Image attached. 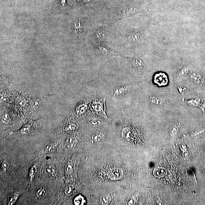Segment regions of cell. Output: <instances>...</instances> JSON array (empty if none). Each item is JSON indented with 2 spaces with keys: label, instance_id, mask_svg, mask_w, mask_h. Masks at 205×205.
<instances>
[{
  "label": "cell",
  "instance_id": "33",
  "mask_svg": "<svg viewBox=\"0 0 205 205\" xmlns=\"http://www.w3.org/2000/svg\"><path fill=\"white\" fill-rule=\"evenodd\" d=\"M73 1H75V2H79V1H81V0H73Z\"/></svg>",
  "mask_w": 205,
  "mask_h": 205
},
{
  "label": "cell",
  "instance_id": "22",
  "mask_svg": "<svg viewBox=\"0 0 205 205\" xmlns=\"http://www.w3.org/2000/svg\"><path fill=\"white\" fill-rule=\"evenodd\" d=\"M130 130L129 128H124L122 131V136L125 139H129L130 137Z\"/></svg>",
  "mask_w": 205,
  "mask_h": 205
},
{
  "label": "cell",
  "instance_id": "16",
  "mask_svg": "<svg viewBox=\"0 0 205 205\" xmlns=\"http://www.w3.org/2000/svg\"><path fill=\"white\" fill-rule=\"evenodd\" d=\"M111 201V197L109 194L104 195L101 198V201L103 205H108Z\"/></svg>",
  "mask_w": 205,
  "mask_h": 205
},
{
  "label": "cell",
  "instance_id": "4",
  "mask_svg": "<svg viewBox=\"0 0 205 205\" xmlns=\"http://www.w3.org/2000/svg\"><path fill=\"white\" fill-rule=\"evenodd\" d=\"M132 67L138 72H142L144 70V65L143 60L138 57H127Z\"/></svg>",
  "mask_w": 205,
  "mask_h": 205
},
{
  "label": "cell",
  "instance_id": "28",
  "mask_svg": "<svg viewBox=\"0 0 205 205\" xmlns=\"http://www.w3.org/2000/svg\"><path fill=\"white\" fill-rule=\"evenodd\" d=\"M1 120L2 123L4 124H8L10 122V119L8 114H3L2 118H1Z\"/></svg>",
  "mask_w": 205,
  "mask_h": 205
},
{
  "label": "cell",
  "instance_id": "19",
  "mask_svg": "<svg viewBox=\"0 0 205 205\" xmlns=\"http://www.w3.org/2000/svg\"><path fill=\"white\" fill-rule=\"evenodd\" d=\"M46 192L44 188H40L36 191V196L38 198L40 199L44 198L46 196Z\"/></svg>",
  "mask_w": 205,
  "mask_h": 205
},
{
  "label": "cell",
  "instance_id": "23",
  "mask_svg": "<svg viewBox=\"0 0 205 205\" xmlns=\"http://www.w3.org/2000/svg\"><path fill=\"white\" fill-rule=\"evenodd\" d=\"M74 187L71 184L68 185L65 190V194L67 196L71 195L73 192Z\"/></svg>",
  "mask_w": 205,
  "mask_h": 205
},
{
  "label": "cell",
  "instance_id": "10",
  "mask_svg": "<svg viewBox=\"0 0 205 205\" xmlns=\"http://www.w3.org/2000/svg\"><path fill=\"white\" fill-rule=\"evenodd\" d=\"M130 85H124L116 88L113 90L114 96H120L126 94L129 91Z\"/></svg>",
  "mask_w": 205,
  "mask_h": 205
},
{
  "label": "cell",
  "instance_id": "17",
  "mask_svg": "<svg viewBox=\"0 0 205 205\" xmlns=\"http://www.w3.org/2000/svg\"><path fill=\"white\" fill-rule=\"evenodd\" d=\"M149 100L151 104L154 105L160 106L163 104V101L155 96L150 97Z\"/></svg>",
  "mask_w": 205,
  "mask_h": 205
},
{
  "label": "cell",
  "instance_id": "3",
  "mask_svg": "<svg viewBox=\"0 0 205 205\" xmlns=\"http://www.w3.org/2000/svg\"><path fill=\"white\" fill-rule=\"evenodd\" d=\"M72 30L74 34L77 37H81L85 33V25L80 20H76L73 22Z\"/></svg>",
  "mask_w": 205,
  "mask_h": 205
},
{
  "label": "cell",
  "instance_id": "8",
  "mask_svg": "<svg viewBox=\"0 0 205 205\" xmlns=\"http://www.w3.org/2000/svg\"><path fill=\"white\" fill-rule=\"evenodd\" d=\"M190 77L192 82L195 85L200 86L203 84V78L199 73L197 71H192L190 74Z\"/></svg>",
  "mask_w": 205,
  "mask_h": 205
},
{
  "label": "cell",
  "instance_id": "7",
  "mask_svg": "<svg viewBox=\"0 0 205 205\" xmlns=\"http://www.w3.org/2000/svg\"><path fill=\"white\" fill-rule=\"evenodd\" d=\"M36 122H29L24 124L20 131V134L23 135H27L33 132Z\"/></svg>",
  "mask_w": 205,
  "mask_h": 205
},
{
  "label": "cell",
  "instance_id": "2",
  "mask_svg": "<svg viewBox=\"0 0 205 205\" xmlns=\"http://www.w3.org/2000/svg\"><path fill=\"white\" fill-rule=\"evenodd\" d=\"M108 26H102L97 29L93 33V40L94 43L103 41L108 33Z\"/></svg>",
  "mask_w": 205,
  "mask_h": 205
},
{
  "label": "cell",
  "instance_id": "1",
  "mask_svg": "<svg viewBox=\"0 0 205 205\" xmlns=\"http://www.w3.org/2000/svg\"><path fill=\"white\" fill-rule=\"evenodd\" d=\"M95 46L97 51L101 55L105 56H119L125 58L126 57L122 56L119 52L114 51L104 43L103 41H100L95 43Z\"/></svg>",
  "mask_w": 205,
  "mask_h": 205
},
{
  "label": "cell",
  "instance_id": "9",
  "mask_svg": "<svg viewBox=\"0 0 205 205\" xmlns=\"http://www.w3.org/2000/svg\"><path fill=\"white\" fill-rule=\"evenodd\" d=\"M123 175L124 173L122 170L120 168H115L111 171L108 176L112 180H118L122 178Z\"/></svg>",
  "mask_w": 205,
  "mask_h": 205
},
{
  "label": "cell",
  "instance_id": "18",
  "mask_svg": "<svg viewBox=\"0 0 205 205\" xmlns=\"http://www.w3.org/2000/svg\"><path fill=\"white\" fill-rule=\"evenodd\" d=\"M104 135L102 133H97L94 134L92 138V139L93 141L96 142H99L101 141L104 139Z\"/></svg>",
  "mask_w": 205,
  "mask_h": 205
},
{
  "label": "cell",
  "instance_id": "26",
  "mask_svg": "<svg viewBox=\"0 0 205 205\" xmlns=\"http://www.w3.org/2000/svg\"><path fill=\"white\" fill-rule=\"evenodd\" d=\"M76 126L74 124H69L65 127V130L66 132H72L76 129Z\"/></svg>",
  "mask_w": 205,
  "mask_h": 205
},
{
  "label": "cell",
  "instance_id": "15",
  "mask_svg": "<svg viewBox=\"0 0 205 205\" xmlns=\"http://www.w3.org/2000/svg\"><path fill=\"white\" fill-rule=\"evenodd\" d=\"M20 195H21V193H20V192H16L15 193L10 197L8 202V205H12L14 204Z\"/></svg>",
  "mask_w": 205,
  "mask_h": 205
},
{
  "label": "cell",
  "instance_id": "29",
  "mask_svg": "<svg viewBox=\"0 0 205 205\" xmlns=\"http://www.w3.org/2000/svg\"><path fill=\"white\" fill-rule=\"evenodd\" d=\"M58 6L60 8H64L66 4V0H56Z\"/></svg>",
  "mask_w": 205,
  "mask_h": 205
},
{
  "label": "cell",
  "instance_id": "31",
  "mask_svg": "<svg viewBox=\"0 0 205 205\" xmlns=\"http://www.w3.org/2000/svg\"><path fill=\"white\" fill-rule=\"evenodd\" d=\"M199 108L201 109V111L204 113V114H205V99H203L202 100V103L201 104H200Z\"/></svg>",
  "mask_w": 205,
  "mask_h": 205
},
{
  "label": "cell",
  "instance_id": "5",
  "mask_svg": "<svg viewBox=\"0 0 205 205\" xmlns=\"http://www.w3.org/2000/svg\"><path fill=\"white\" fill-rule=\"evenodd\" d=\"M127 41L131 44H136L142 40V36L139 32L135 31H129L126 36Z\"/></svg>",
  "mask_w": 205,
  "mask_h": 205
},
{
  "label": "cell",
  "instance_id": "24",
  "mask_svg": "<svg viewBox=\"0 0 205 205\" xmlns=\"http://www.w3.org/2000/svg\"><path fill=\"white\" fill-rule=\"evenodd\" d=\"M188 69L186 66H183L178 71V76L180 77L185 76L188 73Z\"/></svg>",
  "mask_w": 205,
  "mask_h": 205
},
{
  "label": "cell",
  "instance_id": "25",
  "mask_svg": "<svg viewBox=\"0 0 205 205\" xmlns=\"http://www.w3.org/2000/svg\"><path fill=\"white\" fill-rule=\"evenodd\" d=\"M56 145L55 144H48L45 148V150L47 153H53L55 151L56 149Z\"/></svg>",
  "mask_w": 205,
  "mask_h": 205
},
{
  "label": "cell",
  "instance_id": "30",
  "mask_svg": "<svg viewBox=\"0 0 205 205\" xmlns=\"http://www.w3.org/2000/svg\"><path fill=\"white\" fill-rule=\"evenodd\" d=\"M46 171L48 174L54 176L55 173V169L53 167L51 166H49L46 168Z\"/></svg>",
  "mask_w": 205,
  "mask_h": 205
},
{
  "label": "cell",
  "instance_id": "14",
  "mask_svg": "<svg viewBox=\"0 0 205 205\" xmlns=\"http://www.w3.org/2000/svg\"><path fill=\"white\" fill-rule=\"evenodd\" d=\"M89 124L93 127H99L102 125L103 121L100 119L93 118L89 120Z\"/></svg>",
  "mask_w": 205,
  "mask_h": 205
},
{
  "label": "cell",
  "instance_id": "20",
  "mask_svg": "<svg viewBox=\"0 0 205 205\" xmlns=\"http://www.w3.org/2000/svg\"><path fill=\"white\" fill-rule=\"evenodd\" d=\"M74 164L72 162H68L65 167V171L68 174H70L73 171Z\"/></svg>",
  "mask_w": 205,
  "mask_h": 205
},
{
  "label": "cell",
  "instance_id": "21",
  "mask_svg": "<svg viewBox=\"0 0 205 205\" xmlns=\"http://www.w3.org/2000/svg\"><path fill=\"white\" fill-rule=\"evenodd\" d=\"M37 170V166L36 164L32 166L30 168L29 173V177L30 179L31 180H32L36 176Z\"/></svg>",
  "mask_w": 205,
  "mask_h": 205
},
{
  "label": "cell",
  "instance_id": "12",
  "mask_svg": "<svg viewBox=\"0 0 205 205\" xmlns=\"http://www.w3.org/2000/svg\"><path fill=\"white\" fill-rule=\"evenodd\" d=\"M153 173L156 177H162L167 176V170L165 168L162 167H158L154 169Z\"/></svg>",
  "mask_w": 205,
  "mask_h": 205
},
{
  "label": "cell",
  "instance_id": "27",
  "mask_svg": "<svg viewBox=\"0 0 205 205\" xmlns=\"http://www.w3.org/2000/svg\"><path fill=\"white\" fill-rule=\"evenodd\" d=\"M8 168V163L6 160H3L1 162V169L3 173H6Z\"/></svg>",
  "mask_w": 205,
  "mask_h": 205
},
{
  "label": "cell",
  "instance_id": "32",
  "mask_svg": "<svg viewBox=\"0 0 205 205\" xmlns=\"http://www.w3.org/2000/svg\"><path fill=\"white\" fill-rule=\"evenodd\" d=\"M93 1V0H84L83 1V3H88L89 2H91V1Z\"/></svg>",
  "mask_w": 205,
  "mask_h": 205
},
{
  "label": "cell",
  "instance_id": "13",
  "mask_svg": "<svg viewBox=\"0 0 205 205\" xmlns=\"http://www.w3.org/2000/svg\"><path fill=\"white\" fill-rule=\"evenodd\" d=\"M73 203L75 205H83L86 203L85 197L81 195L76 196L73 199Z\"/></svg>",
  "mask_w": 205,
  "mask_h": 205
},
{
  "label": "cell",
  "instance_id": "6",
  "mask_svg": "<svg viewBox=\"0 0 205 205\" xmlns=\"http://www.w3.org/2000/svg\"><path fill=\"white\" fill-rule=\"evenodd\" d=\"M92 106L95 111L98 114L104 116V118H107L105 113V101H95L94 102Z\"/></svg>",
  "mask_w": 205,
  "mask_h": 205
},
{
  "label": "cell",
  "instance_id": "11",
  "mask_svg": "<svg viewBox=\"0 0 205 205\" xmlns=\"http://www.w3.org/2000/svg\"><path fill=\"white\" fill-rule=\"evenodd\" d=\"M48 97V95H46V96L33 101L32 104H31V106L32 109H33L34 111H36L37 110V109L40 107L41 104L46 100V99H47Z\"/></svg>",
  "mask_w": 205,
  "mask_h": 205
}]
</instances>
